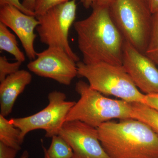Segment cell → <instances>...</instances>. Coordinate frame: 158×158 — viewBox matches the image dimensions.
Segmentation results:
<instances>
[{
  "mask_svg": "<svg viewBox=\"0 0 158 158\" xmlns=\"http://www.w3.org/2000/svg\"><path fill=\"white\" fill-rule=\"evenodd\" d=\"M89 16L73 24L82 62L122 65L124 38L110 16L109 8L92 6Z\"/></svg>",
  "mask_w": 158,
  "mask_h": 158,
  "instance_id": "cell-1",
  "label": "cell"
},
{
  "mask_svg": "<svg viewBox=\"0 0 158 158\" xmlns=\"http://www.w3.org/2000/svg\"><path fill=\"white\" fill-rule=\"evenodd\" d=\"M97 129L111 158H158V135L143 122L134 118L110 121Z\"/></svg>",
  "mask_w": 158,
  "mask_h": 158,
  "instance_id": "cell-2",
  "label": "cell"
},
{
  "mask_svg": "<svg viewBox=\"0 0 158 158\" xmlns=\"http://www.w3.org/2000/svg\"><path fill=\"white\" fill-rule=\"evenodd\" d=\"M75 90L80 98L69 111L65 121L78 120L98 128L115 118H133L131 103L109 98L83 81L77 82Z\"/></svg>",
  "mask_w": 158,
  "mask_h": 158,
  "instance_id": "cell-3",
  "label": "cell"
},
{
  "mask_svg": "<svg viewBox=\"0 0 158 158\" xmlns=\"http://www.w3.org/2000/svg\"><path fill=\"white\" fill-rule=\"evenodd\" d=\"M77 66L78 76L87 79L90 87L102 94L130 103H144L145 94L137 88L123 65L78 62Z\"/></svg>",
  "mask_w": 158,
  "mask_h": 158,
  "instance_id": "cell-4",
  "label": "cell"
},
{
  "mask_svg": "<svg viewBox=\"0 0 158 158\" xmlns=\"http://www.w3.org/2000/svg\"><path fill=\"white\" fill-rule=\"evenodd\" d=\"M109 8L111 18L125 40L144 54L153 15L144 0H115Z\"/></svg>",
  "mask_w": 158,
  "mask_h": 158,
  "instance_id": "cell-5",
  "label": "cell"
},
{
  "mask_svg": "<svg viewBox=\"0 0 158 158\" xmlns=\"http://www.w3.org/2000/svg\"><path fill=\"white\" fill-rule=\"evenodd\" d=\"M76 0H70L36 16L39 25L36 30L40 42L48 47L63 50L76 62L80 58L71 47L69 31L76 18Z\"/></svg>",
  "mask_w": 158,
  "mask_h": 158,
  "instance_id": "cell-6",
  "label": "cell"
},
{
  "mask_svg": "<svg viewBox=\"0 0 158 158\" xmlns=\"http://www.w3.org/2000/svg\"><path fill=\"white\" fill-rule=\"evenodd\" d=\"M48 105L41 111L31 116L11 118L10 121L21 131L24 139L30 132L36 130L45 131V137L52 138L58 135L75 102L66 100L65 94L54 90L49 94Z\"/></svg>",
  "mask_w": 158,
  "mask_h": 158,
  "instance_id": "cell-7",
  "label": "cell"
},
{
  "mask_svg": "<svg viewBox=\"0 0 158 158\" xmlns=\"http://www.w3.org/2000/svg\"><path fill=\"white\" fill-rule=\"evenodd\" d=\"M29 70L42 77L68 86L78 76L77 62L63 50L48 47L27 65Z\"/></svg>",
  "mask_w": 158,
  "mask_h": 158,
  "instance_id": "cell-8",
  "label": "cell"
},
{
  "mask_svg": "<svg viewBox=\"0 0 158 158\" xmlns=\"http://www.w3.org/2000/svg\"><path fill=\"white\" fill-rule=\"evenodd\" d=\"M58 135L72 148L73 158H111L101 144L97 128L83 122L65 121Z\"/></svg>",
  "mask_w": 158,
  "mask_h": 158,
  "instance_id": "cell-9",
  "label": "cell"
},
{
  "mask_svg": "<svg viewBox=\"0 0 158 158\" xmlns=\"http://www.w3.org/2000/svg\"><path fill=\"white\" fill-rule=\"evenodd\" d=\"M122 65L142 93L158 94L157 65L126 40L123 45Z\"/></svg>",
  "mask_w": 158,
  "mask_h": 158,
  "instance_id": "cell-10",
  "label": "cell"
},
{
  "mask_svg": "<svg viewBox=\"0 0 158 158\" xmlns=\"http://www.w3.org/2000/svg\"><path fill=\"white\" fill-rule=\"evenodd\" d=\"M0 22L17 35L28 58L31 60L36 59L34 41L37 35L34 31L39 25L36 16L25 14L14 6L5 5L0 7Z\"/></svg>",
  "mask_w": 158,
  "mask_h": 158,
  "instance_id": "cell-11",
  "label": "cell"
},
{
  "mask_svg": "<svg viewBox=\"0 0 158 158\" xmlns=\"http://www.w3.org/2000/svg\"><path fill=\"white\" fill-rule=\"evenodd\" d=\"M32 79V75L29 72L19 69L1 82L0 115L6 117L11 113L18 97L31 84Z\"/></svg>",
  "mask_w": 158,
  "mask_h": 158,
  "instance_id": "cell-12",
  "label": "cell"
},
{
  "mask_svg": "<svg viewBox=\"0 0 158 158\" xmlns=\"http://www.w3.org/2000/svg\"><path fill=\"white\" fill-rule=\"evenodd\" d=\"M23 141L21 130L0 115V142L19 151Z\"/></svg>",
  "mask_w": 158,
  "mask_h": 158,
  "instance_id": "cell-13",
  "label": "cell"
},
{
  "mask_svg": "<svg viewBox=\"0 0 158 158\" xmlns=\"http://www.w3.org/2000/svg\"><path fill=\"white\" fill-rule=\"evenodd\" d=\"M0 50L11 54L16 61L23 62L26 60L24 54L18 46L16 37L12 34L9 28L0 22Z\"/></svg>",
  "mask_w": 158,
  "mask_h": 158,
  "instance_id": "cell-14",
  "label": "cell"
},
{
  "mask_svg": "<svg viewBox=\"0 0 158 158\" xmlns=\"http://www.w3.org/2000/svg\"><path fill=\"white\" fill-rule=\"evenodd\" d=\"M134 118L149 126L158 135V111L142 103H131Z\"/></svg>",
  "mask_w": 158,
  "mask_h": 158,
  "instance_id": "cell-15",
  "label": "cell"
},
{
  "mask_svg": "<svg viewBox=\"0 0 158 158\" xmlns=\"http://www.w3.org/2000/svg\"><path fill=\"white\" fill-rule=\"evenodd\" d=\"M52 142L46 152L49 158H73V152L70 145L59 135L52 138Z\"/></svg>",
  "mask_w": 158,
  "mask_h": 158,
  "instance_id": "cell-16",
  "label": "cell"
},
{
  "mask_svg": "<svg viewBox=\"0 0 158 158\" xmlns=\"http://www.w3.org/2000/svg\"><path fill=\"white\" fill-rule=\"evenodd\" d=\"M144 55L158 66V13L153 15L152 28Z\"/></svg>",
  "mask_w": 158,
  "mask_h": 158,
  "instance_id": "cell-17",
  "label": "cell"
},
{
  "mask_svg": "<svg viewBox=\"0 0 158 158\" xmlns=\"http://www.w3.org/2000/svg\"><path fill=\"white\" fill-rule=\"evenodd\" d=\"M22 62L16 61L10 62L6 56H0V82L7 77L8 76L15 73L19 70Z\"/></svg>",
  "mask_w": 158,
  "mask_h": 158,
  "instance_id": "cell-18",
  "label": "cell"
},
{
  "mask_svg": "<svg viewBox=\"0 0 158 158\" xmlns=\"http://www.w3.org/2000/svg\"><path fill=\"white\" fill-rule=\"evenodd\" d=\"M70 0H36L34 13L36 16L45 13L49 9Z\"/></svg>",
  "mask_w": 158,
  "mask_h": 158,
  "instance_id": "cell-19",
  "label": "cell"
},
{
  "mask_svg": "<svg viewBox=\"0 0 158 158\" xmlns=\"http://www.w3.org/2000/svg\"><path fill=\"white\" fill-rule=\"evenodd\" d=\"M5 5L14 6L25 14L36 16L34 12L26 9L23 6L22 3L20 2L19 0H0V7Z\"/></svg>",
  "mask_w": 158,
  "mask_h": 158,
  "instance_id": "cell-20",
  "label": "cell"
},
{
  "mask_svg": "<svg viewBox=\"0 0 158 158\" xmlns=\"http://www.w3.org/2000/svg\"><path fill=\"white\" fill-rule=\"evenodd\" d=\"M18 152L0 142V158H15Z\"/></svg>",
  "mask_w": 158,
  "mask_h": 158,
  "instance_id": "cell-21",
  "label": "cell"
},
{
  "mask_svg": "<svg viewBox=\"0 0 158 158\" xmlns=\"http://www.w3.org/2000/svg\"><path fill=\"white\" fill-rule=\"evenodd\" d=\"M144 104L158 111V94H145Z\"/></svg>",
  "mask_w": 158,
  "mask_h": 158,
  "instance_id": "cell-22",
  "label": "cell"
},
{
  "mask_svg": "<svg viewBox=\"0 0 158 158\" xmlns=\"http://www.w3.org/2000/svg\"><path fill=\"white\" fill-rule=\"evenodd\" d=\"M153 14L158 13V0H144Z\"/></svg>",
  "mask_w": 158,
  "mask_h": 158,
  "instance_id": "cell-23",
  "label": "cell"
},
{
  "mask_svg": "<svg viewBox=\"0 0 158 158\" xmlns=\"http://www.w3.org/2000/svg\"><path fill=\"white\" fill-rule=\"evenodd\" d=\"M36 2V0H23L22 3L26 9L34 12Z\"/></svg>",
  "mask_w": 158,
  "mask_h": 158,
  "instance_id": "cell-24",
  "label": "cell"
},
{
  "mask_svg": "<svg viewBox=\"0 0 158 158\" xmlns=\"http://www.w3.org/2000/svg\"><path fill=\"white\" fill-rule=\"evenodd\" d=\"M114 1L115 0H95V4L94 6L109 8Z\"/></svg>",
  "mask_w": 158,
  "mask_h": 158,
  "instance_id": "cell-25",
  "label": "cell"
},
{
  "mask_svg": "<svg viewBox=\"0 0 158 158\" xmlns=\"http://www.w3.org/2000/svg\"><path fill=\"white\" fill-rule=\"evenodd\" d=\"M83 6L86 9L92 7L94 5L95 0H81Z\"/></svg>",
  "mask_w": 158,
  "mask_h": 158,
  "instance_id": "cell-26",
  "label": "cell"
},
{
  "mask_svg": "<svg viewBox=\"0 0 158 158\" xmlns=\"http://www.w3.org/2000/svg\"><path fill=\"white\" fill-rule=\"evenodd\" d=\"M20 158H29V154L27 150H25Z\"/></svg>",
  "mask_w": 158,
  "mask_h": 158,
  "instance_id": "cell-27",
  "label": "cell"
},
{
  "mask_svg": "<svg viewBox=\"0 0 158 158\" xmlns=\"http://www.w3.org/2000/svg\"><path fill=\"white\" fill-rule=\"evenodd\" d=\"M44 153V158H49L46 152L45 146H44L43 144L42 145Z\"/></svg>",
  "mask_w": 158,
  "mask_h": 158,
  "instance_id": "cell-28",
  "label": "cell"
}]
</instances>
